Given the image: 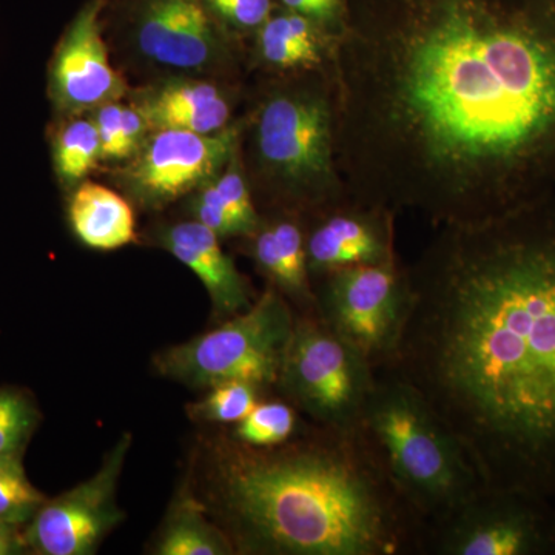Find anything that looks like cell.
Instances as JSON below:
<instances>
[{"label": "cell", "mask_w": 555, "mask_h": 555, "mask_svg": "<svg viewBox=\"0 0 555 555\" xmlns=\"http://www.w3.org/2000/svg\"><path fill=\"white\" fill-rule=\"evenodd\" d=\"M36 409L24 393L0 389V459L21 456L36 426Z\"/></svg>", "instance_id": "484cf974"}, {"label": "cell", "mask_w": 555, "mask_h": 555, "mask_svg": "<svg viewBox=\"0 0 555 555\" xmlns=\"http://www.w3.org/2000/svg\"><path fill=\"white\" fill-rule=\"evenodd\" d=\"M356 433L426 528L485 486L466 449L426 398L390 372L377 371Z\"/></svg>", "instance_id": "5b68a950"}, {"label": "cell", "mask_w": 555, "mask_h": 555, "mask_svg": "<svg viewBox=\"0 0 555 555\" xmlns=\"http://www.w3.org/2000/svg\"><path fill=\"white\" fill-rule=\"evenodd\" d=\"M46 500L28 480L21 456L0 459V520L27 525Z\"/></svg>", "instance_id": "603a6c76"}, {"label": "cell", "mask_w": 555, "mask_h": 555, "mask_svg": "<svg viewBox=\"0 0 555 555\" xmlns=\"http://www.w3.org/2000/svg\"><path fill=\"white\" fill-rule=\"evenodd\" d=\"M397 215L347 199L301 219L310 278L398 258Z\"/></svg>", "instance_id": "5bb4252c"}, {"label": "cell", "mask_w": 555, "mask_h": 555, "mask_svg": "<svg viewBox=\"0 0 555 555\" xmlns=\"http://www.w3.org/2000/svg\"><path fill=\"white\" fill-rule=\"evenodd\" d=\"M276 5L295 11L337 35L347 14V0H276Z\"/></svg>", "instance_id": "f1b7e54d"}, {"label": "cell", "mask_w": 555, "mask_h": 555, "mask_svg": "<svg viewBox=\"0 0 555 555\" xmlns=\"http://www.w3.org/2000/svg\"><path fill=\"white\" fill-rule=\"evenodd\" d=\"M108 0H89L62 36L50 64L49 93L61 115L93 112L126 96L129 87L109 62L102 17Z\"/></svg>", "instance_id": "4fadbf2b"}, {"label": "cell", "mask_w": 555, "mask_h": 555, "mask_svg": "<svg viewBox=\"0 0 555 555\" xmlns=\"http://www.w3.org/2000/svg\"><path fill=\"white\" fill-rule=\"evenodd\" d=\"M297 409L286 400H259L240 423L233 438L248 447L269 448L284 443L299 430Z\"/></svg>", "instance_id": "7402d4cb"}, {"label": "cell", "mask_w": 555, "mask_h": 555, "mask_svg": "<svg viewBox=\"0 0 555 555\" xmlns=\"http://www.w3.org/2000/svg\"><path fill=\"white\" fill-rule=\"evenodd\" d=\"M126 49L142 67L169 78H233L241 43L204 0H118ZM166 78V79H169Z\"/></svg>", "instance_id": "ba28073f"}, {"label": "cell", "mask_w": 555, "mask_h": 555, "mask_svg": "<svg viewBox=\"0 0 555 555\" xmlns=\"http://www.w3.org/2000/svg\"><path fill=\"white\" fill-rule=\"evenodd\" d=\"M219 240L217 233L195 219L167 225L156 233L159 246L199 278L215 313L230 318L250 308L255 295Z\"/></svg>", "instance_id": "2e32d148"}, {"label": "cell", "mask_w": 555, "mask_h": 555, "mask_svg": "<svg viewBox=\"0 0 555 555\" xmlns=\"http://www.w3.org/2000/svg\"><path fill=\"white\" fill-rule=\"evenodd\" d=\"M150 130H181L211 134L232 126L233 94L221 80L160 79L131 98Z\"/></svg>", "instance_id": "9a60e30c"}, {"label": "cell", "mask_w": 555, "mask_h": 555, "mask_svg": "<svg viewBox=\"0 0 555 555\" xmlns=\"http://www.w3.org/2000/svg\"><path fill=\"white\" fill-rule=\"evenodd\" d=\"M68 219L76 238L93 250H116L137 241L133 207L115 190L98 182L83 181L73 189Z\"/></svg>", "instance_id": "d6986e66"}, {"label": "cell", "mask_w": 555, "mask_h": 555, "mask_svg": "<svg viewBox=\"0 0 555 555\" xmlns=\"http://www.w3.org/2000/svg\"><path fill=\"white\" fill-rule=\"evenodd\" d=\"M192 214L195 221L217 233L219 238H233V236L244 238L243 230L219 199L211 181L196 193L192 201Z\"/></svg>", "instance_id": "83f0119b"}, {"label": "cell", "mask_w": 555, "mask_h": 555, "mask_svg": "<svg viewBox=\"0 0 555 555\" xmlns=\"http://www.w3.org/2000/svg\"><path fill=\"white\" fill-rule=\"evenodd\" d=\"M262 390L243 382H225L210 387L204 400L192 408L190 414L203 422L236 425L251 411L259 400Z\"/></svg>", "instance_id": "d4e9b609"}, {"label": "cell", "mask_w": 555, "mask_h": 555, "mask_svg": "<svg viewBox=\"0 0 555 555\" xmlns=\"http://www.w3.org/2000/svg\"><path fill=\"white\" fill-rule=\"evenodd\" d=\"M131 437H120L101 469L89 480L53 500H46L25 525L28 550L42 555H90L115 526L122 521L116 505V488Z\"/></svg>", "instance_id": "7c38bea8"}, {"label": "cell", "mask_w": 555, "mask_h": 555, "mask_svg": "<svg viewBox=\"0 0 555 555\" xmlns=\"http://www.w3.org/2000/svg\"><path fill=\"white\" fill-rule=\"evenodd\" d=\"M204 3L214 20L240 43L250 40L276 7V0H204Z\"/></svg>", "instance_id": "4316f807"}, {"label": "cell", "mask_w": 555, "mask_h": 555, "mask_svg": "<svg viewBox=\"0 0 555 555\" xmlns=\"http://www.w3.org/2000/svg\"><path fill=\"white\" fill-rule=\"evenodd\" d=\"M408 276L379 371L426 398L486 486L555 502V195L440 225Z\"/></svg>", "instance_id": "7a4b0ae2"}, {"label": "cell", "mask_w": 555, "mask_h": 555, "mask_svg": "<svg viewBox=\"0 0 555 555\" xmlns=\"http://www.w3.org/2000/svg\"><path fill=\"white\" fill-rule=\"evenodd\" d=\"M124 104L108 102L94 108L91 119L100 131L102 160H119L120 126Z\"/></svg>", "instance_id": "f546056e"}, {"label": "cell", "mask_w": 555, "mask_h": 555, "mask_svg": "<svg viewBox=\"0 0 555 555\" xmlns=\"http://www.w3.org/2000/svg\"><path fill=\"white\" fill-rule=\"evenodd\" d=\"M334 80L356 203L440 228L555 195V0H347Z\"/></svg>", "instance_id": "6da1fadb"}, {"label": "cell", "mask_w": 555, "mask_h": 555, "mask_svg": "<svg viewBox=\"0 0 555 555\" xmlns=\"http://www.w3.org/2000/svg\"><path fill=\"white\" fill-rule=\"evenodd\" d=\"M243 119L218 133L150 130L118 173L120 188L142 208L158 210L214 181L240 147Z\"/></svg>", "instance_id": "8fae6325"}, {"label": "cell", "mask_w": 555, "mask_h": 555, "mask_svg": "<svg viewBox=\"0 0 555 555\" xmlns=\"http://www.w3.org/2000/svg\"><path fill=\"white\" fill-rule=\"evenodd\" d=\"M375 379V367L315 310L297 312L275 385L287 403L313 425L353 433Z\"/></svg>", "instance_id": "52a82bcc"}, {"label": "cell", "mask_w": 555, "mask_h": 555, "mask_svg": "<svg viewBox=\"0 0 555 555\" xmlns=\"http://www.w3.org/2000/svg\"><path fill=\"white\" fill-rule=\"evenodd\" d=\"M247 240L251 258L270 286L283 294L297 312L315 310L301 219L284 214L261 215L258 229Z\"/></svg>", "instance_id": "ac0fdd59"}, {"label": "cell", "mask_w": 555, "mask_h": 555, "mask_svg": "<svg viewBox=\"0 0 555 555\" xmlns=\"http://www.w3.org/2000/svg\"><path fill=\"white\" fill-rule=\"evenodd\" d=\"M297 310L275 287H266L250 308L221 326L170 347L155 360L163 377L189 387L243 382L270 389L280 377Z\"/></svg>", "instance_id": "8992f818"}, {"label": "cell", "mask_w": 555, "mask_h": 555, "mask_svg": "<svg viewBox=\"0 0 555 555\" xmlns=\"http://www.w3.org/2000/svg\"><path fill=\"white\" fill-rule=\"evenodd\" d=\"M243 118L241 156L261 215L299 219L350 199L337 159L334 64L264 75Z\"/></svg>", "instance_id": "277c9868"}, {"label": "cell", "mask_w": 555, "mask_h": 555, "mask_svg": "<svg viewBox=\"0 0 555 555\" xmlns=\"http://www.w3.org/2000/svg\"><path fill=\"white\" fill-rule=\"evenodd\" d=\"M217 190L219 199L228 208L232 217L243 230L244 238L250 236L258 229L261 221L254 192L248 182L246 169H244L243 156L240 147L230 156L229 163L217 178L211 181Z\"/></svg>", "instance_id": "cb8c5ba5"}, {"label": "cell", "mask_w": 555, "mask_h": 555, "mask_svg": "<svg viewBox=\"0 0 555 555\" xmlns=\"http://www.w3.org/2000/svg\"><path fill=\"white\" fill-rule=\"evenodd\" d=\"M298 433L276 447L232 438L219 449L214 502L236 553L423 554L426 525L356 430Z\"/></svg>", "instance_id": "3957f363"}, {"label": "cell", "mask_w": 555, "mask_h": 555, "mask_svg": "<svg viewBox=\"0 0 555 555\" xmlns=\"http://www.w3.org/2000/svg\"><path fill=\"white\" fill-rule=\"evenodd\" d=\"M155 553L159 555H229L235 546L217 525L206 517L199 500L182 491L167 516Z\"/></svg>", "instance_id": "ffe728a7"}, {"label": "cell", "mask_w": 555, "mask_h": 555, "mask_svg": "<svg viewBox=\"0 0 555 555\" xmlns=\"http://www.w3.org/2000/svg\"><path fill=\"white\" fill-rule=\"evenodd\" d=\"M101 159L100 131L91 116H67L53 137V166L61 184L78 188Z\"/></svg>", "instance_id": "44dd1931"}, {"label": "cell", "mask_w": 555, "mask_h": 555, "mask_svg": "<svg viewBox=\"0 0 555 555\" xmlns=\"http://www.w3.org/2000/svg\"><path fill=\"white\" fill-rule=\"evenodd\" d=\"M337 33L276 5L250 38L251 67L264 75L317 72L334 64Z\"/></svg>", "instance_id": "e0dca14e"}, {"label": "cell", "mask_w": 555, "mask_h": 555, "mask_svg": "<svg viewBox=\"0 0 555 555\" xmlns=\"http://www.w3.org/2000/svg\"><path fill=\"white\" fill-rule=\"evenodd\" d=\"M28 550L21 526L0 520V555L22 554Z\"/></svg>", "instance_id": "4dcf8cb0"}, {"label": "cell", "mask_w": 555, "mask_h": 555, "mask_svg": "<svg viewBox=\"0 0 555 555\" xmlns=\"http://www.w3.org/2000/svg\"><path fill=\"white\" fill-rule=\"evenodd\" d=\"M423 554L554 555L555 502L485 485L427 526Z\"/></svg>", "instance_id": "30bf717a"}, {"label": "cell", "mask_w": 555, "mask_h": 555, "mask_svg": "<svg viewBox=\"0 0 555 555\" xmlns=\"http://www.w3.org/2000/svg\"><path fill=\"white\" fill-rule=\"evenodd\" d=\"M315 312L375 371L396 357L409 310L408 266L400 258L312 278Z\"/></svg>", "instance_id": "9c48e42d"}]
</instances>
